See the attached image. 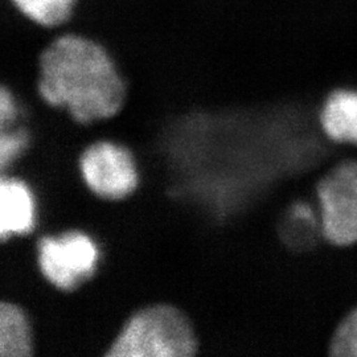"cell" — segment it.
I'll use <instances>...</instances> for the list:
<instances>
[{
  "mask_svg": "<svg viewBox=\"0 0 357 357\" xmlns=\"http://www.w3.org/2000/svg\"><path fill=\"white\" fill-rule=\"evenodd\" d=\"M13 4L40 26L63 24L70 16L75 0H13Z\"/></svg>",
  "mask_w": 357,
  "mask_h": 357,
  "instance_id": "9c48e42d",
  "label": "cell"
},
{
  "mask_svg": "<svg viewBox=\"0 0 357 357\" xmlns=\"http://www.w3.org/2000/svg\"><path fill=\"white\" fill-rule=\"evenodd\" d=\"M38 225V197L24 178L1 174L0 178V237L1 241L26 237Z\"/></svg>",
  "mask_w": 357,
  "mask_h": 357,
  "instance_id": "8992f818",
  "label": "cell"
},
{
  "mask_svg": "<svg viewBox=\"0 0 357 357\" xmlns=\"http://www.w3.org/2000/svg\"><path fill=\"white\" fill-rule=\"evenodd\" d=\"M36 352L33 321L24 307L3 299L0 303V357H32Z\"/></svg>",
  "mask_w": 357,
  "mask_h": 357,
  "instance_id": "ba28073f",
  "label": "cell"
},
{
  "mask_svg": "<svg viewBox=\"0 0 357 357\" xmlns=\"http://www.w3.org/2000/svg\"><path fill=\"white\" fill-rule=\"evenodd\" d=\"M38 93L77 125L113 119L128 101V85L113 59L89 38H57L38 60Z\"/></svg>",
  "mask_w": 357,
  "mask_h": 357,
  "instance_id": "6da1fadb",
  "label": "cell"
},
{
  "mask_svg": "<svg viewBox=\"0 0 357 357\" xmlns=\"http://www.w3.org/2000/svg\"><path fill=\"white\" fill-rule=\"evenodd\" d=\"M33 249L43 281L59 293H73L91 281L102 258L96 237L76 228L41 234Z\"/></svg>",
  "mask_w": 357,
  "mask_h": 357,
  "instance_id": "3957f363",
  "label": "cell"
},
{
  "mask_svg": "<svg viewBox=\"0 0 357 357\" xmlns=\"http://www.w3.org/2000/svg\"><path fill=\"white\" fill-rule=\"evenodd\" d=\"M77 171L85 190L103 202L128 200L141 183L138 158L126 144L109 138L84 147L77 158Z\"/></svg>",
  "mask_w": 357,
  "mask_h": 357,
  "instance_id": "277c9868",
  "label": "cell"
},
{
  "mask_svg": "<svg viewBox=\"0 0 357 357\" xmlns=\"http://www.w3.org/2000/svg\"><path fill=\"white\" fill-rule=\"evenodd\" d=\"M202 351L191 317L171 303H151L128 315L106 357H192Z\"/></svg>",
  "mask_w": 357,
  "mask_h": 357,
  "instance_id": "7a4b0ae2",
  "label": "cell"
},
{
  "mask_svg": "<svg viewBox=\"0 0 357 357\" xmlns=\"http://www.w3.org/2000/svg\"><path fill=\"white\" fill-rule=\"evenodd\" d=\"M319 125L330 141L357 146V89L331 91L320 106Z\"/></svg>",
  "mask_w": 357,
  "mask_h": 357,
  "instance_id": "52a82bcc",
  "label": "cell"
},
{
  "mask_svg": "<svg viewBox=\"0 0 357 357\" xmlns=\"http://www.w3.org/2000/svg\"><path fill=\"white\" fill-rule=\"evenodd\" d=\"M22 110L11 89L1 86L0 89V131L16 126L22 121Z\"/></svg>",
  "mask_w": 357,
  "mask_h": 357,
  "instance_id": "7c38bea8",
  "label": "cell"
},
{
  "mask_svg": "<svg viewBox=\"0 0 357 357\" xmlns=\"http://www.w3.org/2000/svg\"><path fill=\"white\" fill-rule=\"evenodd\" d=\"M32 146V132L22 122L16 126L0 131V169L7 172L17 163Z\"/></svg>",
  "mask_w": 357,
  "mask_h": 357,
  "instance_id": "30bf717a",
  "label": "cell"
},
{
  "mask_svg": "<svg viewBox=\"0 0 357 357\" xmlns=\"http://www.w3.org/2000/svg\"><path fill=\"white\" fill-rule=\"evenodd\" d=\"M320 233L335 248L357 245V160L331 168L317 187Z\"/></svg>",
  "mask_w": 357,
  "mask_h": 357,
  "instance_id": "5b68a950",
  "label": "cell"
},
{
  "mask_svg": "<svg viewBox=\"0 0 357 357\" xmlns=\"http://www.w3.org/2000/svg\"><path fill=\"white\" fill-rule=\"evenodd\" d=\"M328 354L333 357H357V306L332 330Z\"/></svg>",
  "mask_w": 357,
  "mask_h": 357,
  "instance_id": "8fae6325",
  "label": "cell"
}]
</instances>
